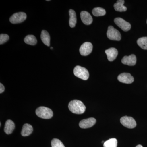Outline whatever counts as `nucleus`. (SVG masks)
<instances>
[{"mask_svg":"<svg viewBox=\"0 0 147 147\" xmlns=\"http://www.w3.org/2000/svg\"><path fill=\"white\" fill-rule=\"evenodd\" d=\"M68 108L71 113L79 115L83 114L86 109V106L83 102L77 100L70 101L69 103Z\"/></svg>","mask_w":147,"mask_h":147,"instance_id":"1","label":"nucleus"},{"mask_svg":"<svg viewBox=\"0 0 147 147\" xmlns=\"http://www.w3.org/2000/svg\"><path fill=\"white\" fill-rule=\"evenodd\" d=\"M36 113L38 117L44 119H50L53 115V113L52 110L44 106H41L37 108Z\"/></svg>","mask_w":147,"mask_h":147,"instance_id":"2","label":"nucleus"},{"mask_svg":"<svg viewBox=\"0 0 147 147\" xmlns=\"http://www.w3.org/2000/svg\"><path fill=\"white\" fill-rule=\"evenodd\" d=\"M74 74L76 77L87 80L89 77V73L86 69L80 66H76L74 69Z\"/></svg>","mask_w":147,"mask_h":147,"instance_id":"3","label":"nucleus"},{"mask_svg":"<svg viewBox=\"0 0 147 147\" xmlns=\"http://www.w3.org/2000/svg\"><path fill=\"white\" fill-rule=\"evenodd\" d=\"M107 36L109 39L116 41H119L121 38V36L120 32L115 29L113 26L108 27Z\"/></svg>","mask_w":147,"mask_h":147,"instance_id":"4","label":"nucleus"},{"mask_svg":"<svg viewBox=\"0 0 147 147\" xmlns=\"http://www.w3.org/2000/svg\"><path fill=\"white\" fill-rule=\"evenodd\" d=\"M121 123L127 128L132 129L136 127L137 125L136 121L134 118L130 117L124 116L120 119Z\"/></svg>","mask_w":147,"mask_h":147,"instance_id":"5","label":"nucleus"},{"mask_svg":"<svg viewBox=\"0 0 147 147\" xmlns=\"http://www.w3.org/2000/svg\"><path fill=\"white\" fill-rule=\"evenodd\" d=\"M27 18V15L23 12L14 13L9 18V21L11 24H17L24 22Z\"/></svg>","mask_w":147,"mask_h":147,"instance_id":"6","label":"nucleus"},{"mask_svg":"<svg viewBox=\"0 0 147 147\" xmlns=\"http://www.w3.org/2000/svg\"><path fill=\"white\" fill-rule=\"evenodd\" d=\"M115 24L125 32L128 31L131 28V25L122 18L118 17L114 20Z\"/></svg>","mask_w":147,"mask_h":147,"instance_id":"7","label":"nucleus"},{"mask_svg":"<svg viewBox=\"0 0 147 147\" xmlns=\"http://www.w3.org/2000/svg\"><path fill=\"white\" fill-rule=\"evenodd\" d=\"M92 44L91 42H85L80 47L79 52L82 56H86L92 53Z\"/></svg>","mask_w":147,"mask_h":147,"instance_id":"8","label":"nucleus"},{"mask_svg":"<svg viewBox=\"0 0 147 147\" xmlns=\"http://www.w3.org/2000/svg\"><path fill=\"white\" fill-rule=\"evenodd\" d=\"M117 79L120 82L126 84H131L134 81V77L128 73L121 74L118 76Z\"/></svg>","mask_w":147,"mask_h":147,"instance_id":"9","label":"nucleus"},{"mask_svg":"<svg viewBox=\"0 0 147 147\" xmlns=\"http://www.w3.org/2000/svg\"><path fill=\"white\" fill-rule=\"evenodd\" d=\"M96 120L94 118H90L82 120L79 123V127L82 128H88L94 125L96 123Z\"/></svg>","mask_w":147,"mask_h":147,"instance_id":"10","label":"nucleus"},{"mask_svg":"<svg viewBox=\"0 0 147 147\" xmlns=\"http://www.w3.org/2000/svg\"><path fill=\"white\" fill-rule=\"evenodd\" d=\"M122 63L129 66H134L137 62V58L135 55L132 54L129 56H125L122 59Z\"/></svg>","mask_w":147,"mask_h":147,"instance_id":"11","label":"nucleus"},{"mask_svg":"<svg viewBox=\"0 0 147 147\" xmlns=\"http://www.w3.org/2000/svg\"><path fill=\"white\" fill-rule=\"evenodd\" d=\"M105 53L107 55L108 61L110 62L115 60L118 54V50L114 47H111L108 50H105Z\"/></svg>","mask_w":147,"mask_h":147,"instance_id":"12","label":"nucleus"},{"mask_svg":"<svg viewBox=\"0 0 147 147\" xmlns=\"http://www.w3.org/2000/svg\"><path fill=\"white\" fill-rule=\"evenodd\" d=\"M82 22L86 25H90L92 23L93 19L91 15L86 11H82L80 13Z\"/></svg>","mask_w":147,"mask_h":147,"instance_id":"13","label":"nucleus"},{"mask_svg":"<svg viewBox=\"0 0 147 147\" xmlns=\"http://www.w3.org/2000/svg\"><path fill=\"white\" fill-rule=\"evenodd\" d=\"M15 128V124L13 121L8 120L6 122L4 127V131L7 134H11Z\"/></svg>","mask_w":147,"mask_h":147,"instance_id":"14","label":"nucleus"},{"mask_svg":"<svg viewBox=\"0 0 147 147\" xmlns=\"http://www.w3.org/2000/svg\"><path fill=\"white\" fill-rule=\"evenodd\" d=\"M33 129L31 125L29 124L26 123L24 125L22 128L21 134L24 137H26L31 134Z\"/></svg>","mask_w":147,"mask_h":147,"instance_id":"15","label":"nucleus"},{"mask_svg":"<svg viewBox=\"0 0 147 147\" xmlns=\"http://www.w3.org/2000/svg\"><path fill=\"white\" fill-rule=\"evenodd\" d=\"M125 1L124 0H119L114 5V8L116 11L123 12L127 10L126 7L123 5Z\"/></svg>","mask_w":147,"mask_h":147,"instance_id":"16","label":"nucleus"},{"mask_svg":"<svg viewBox=\"0 0 147 147\" xmlns=\"http://www.w3.org/2000/svg\"><path fill=\"white\" fill-rule=\"evenodd\" d=\"M41 40L45 45L47 46L50 45V37L49 33L47 31L43 30L40 35Z\"/></svg>","mask_w":147,"mask_h":147,"instance_id":"17","label":"nucleus"},{"mask_svg":"<svg viewBox=\"0 0 147 147\" xmlns=\"http://www.w3.org/2000/svg\"><path fill=\"white\" fill-rule=\"evenodd\" d=\"M69 26L71 28H74L76 26L77 19H76V13L75 11L72 9L69 10Z\"/></svg>","mask_w":147,"mask_h":147,"instance_id":"18","label":"nucleus"},{"mask_svg":"<svg viewBox=\"0 0 147 147\" xmlns=\"http://www.w3.org/2000/svg\"><path fill=\"white\" fill-rule=\"evenodd\" d=\"M24 42L28 45H34L36 44L37 40L34 36L29 35L24 38Z\"/></svg>","mask_w":147,"mask_h":147,"instance_id":"19","label":"nucleus"},{"mask_svg":"<svg viewBox=\"0 0 147 147\" xmlns=\"http://www.w3.org/2000/svg\"><path fill=\"white\" fill-rule=\"evenodd\" d=\"M117 140L115 138H112L108 139L103 144L104 147H117Z\"/></svg>","mask_w":147,"mask_h":147,"instance_id":"20","label":"nucleus"},{"mask_svg":"<svg viewBox=\"0 0 147 147\" xmlns=\"http://www.w3.org/2000/svg\"><path fill=\"white\" fill-rule=\"evenodd\" d=\"M138 45L144 50H147V37L140 38L137 40Z\"/></svg>","mask_w":147,"mask_h":147,"instance_id":"21","label":"nucleus"},{"mask_svg":"<svg viewBox=\"0 0 147 147\" xmlns=\"http://www.w3.org/2000/svg\"><path fill=\"white\" fill-rule=\"evenodd\" d=\"M92 13L95 16H102L106 14V11L101 7H96L93 9Z\"/></svg>","mask_w":147,"mask_h":147,"instance_id":"22","label":"nucleus"},{"mask_svg":"<svg viewBox=\"0 0 147 147\" xmlns=\"http://www.w3.org/2000/svg\"><path fill=\"white\" fill-rule=\"evenodd\" d=\"M52 147H65L62 142L57 139H54L51 142Z\"/></svg>","mask_w":147,"mask_h":147,"instance_id":"23","label":"nucleus"},{"mask_svg":"<svg viewBox=\"0 0 147 147\" xmlns=\"http://www.w3.org/2000/svg\"><path fill=\"white\" fill-rule=\"evenodd\" d=\"M9 39V36L7 34H1L0 35V44H4L7 42Z\"/></svg>","mask_w":147,"mask_h":147,"instance_id":"24","label":"nucleus"},{"mask_svg":"<svg viewBox=\"0 0 147 147\" xmlns=\"http://www.w3.org/2000/svg\"><path fill=\"white\" fill-rule=\"evenodd\" d=\"M5 87L1 83L0 84V93H2L4 91Z\"/></svg>","mask_w":147,"mask_h":147,"instance_id":"25","label":"nucleus"},{"mask_svg":"<svg viewBox=\"0 0 147 147\" xmlns=\"http://www.w3.org/2000/svg\"><path fill=\"white\" fill-rule=\"evenodd\" d=\"M136 147H143V146L141 145H138Z\"/></svg>","mask_w":147,"mask_h":147,"instance_id":"26","label":"nucleus"},{"mask_svg":"<svg viewBox=\"0 0 147 147\" xmlns=\"http://www.w3.org/2000/svg\"><path fill=\"white\" fill-rule=\"evenodd\" d=\"M50 49H53V47H50Z\"/></svg>","mask_w":147,"mask_h":147,"instance_id":"27","label":"nucleus"},{"mask_svg":"<svg viewBox=\"0 0 147 147\" xmlns=\"http://www.w3.org/2000/svg\"></svg>","mask_w":147,"mask_h":147,"instance_id":"28","label":"nucleus"}]
</instances>
